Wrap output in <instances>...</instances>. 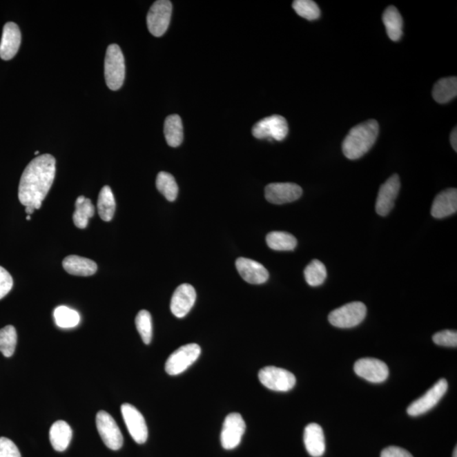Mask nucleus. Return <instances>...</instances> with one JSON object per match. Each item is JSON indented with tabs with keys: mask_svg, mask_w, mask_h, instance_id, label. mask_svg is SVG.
I'll list each match as a JSON object with an SVG mask.
<instances>
[{
	"mask_svg": "<svg viewBox=\"0 0 457 457\" xmlns=\"http://www.w3.org/2000/svg\"><path fill=\"white\" fill-rule=\"evenodd\" d=\"M56 160L51 155L37 157L22 173L18 197L25 207L39 209L55 177Z\"/></svg>",
	"mask_w": 457,
	"mask_h": 457,
	"instance_id": "obj_1",
	"label": "nucleus"
},
{
	"mask_svg": "<svg viewBox=\"0 0 457 457\" xmlns=\"http://www.w3.org/2000/svg\"><path fill=\"white\" fill-rule=\"evenodd\" d=\"M380 126L376 119H369L356 126L343 142L342 151L348 159L362 158L376 144Z\"/></svg>",
	"mask_w": 457,
	"mask_h": 457,
	"instance_id": "obj_2",
	"label": "nucleus"
},
{
	"mask_svg": "<svg viewBox=\"0 0 457 457\" xmlns=\"http://www.w3.org/2000/svg\"><path fill=\"white\" fill-rule=\"evenodd\" d=\"M104 77L108 88L112 91H117L125 81V58L117 44H110L107 48L104 59Z\"/></svg>",
	"mask_w": 457,
	"mask_h": 457,
	"instance_id": "obj_3",
	"label": "nucleus"
},
{
	"mask_svg": "<svg viewBox=\"0 0 457 457\" xmlns=\"http://www.w3.org/2000/svg\"><path fill=\"white\" fill-rule=\"evenodd\" d=\"M367 308L361 302H354L332 311L329 321L335 327L350 329L360 324L366 317Z\"/></svg>",
	"mask_w": 457,
	"mask_h": 457,
	"instance_id": "obj_4",
	"label": "nucleus"
},
{
	"mask_svg": "<svg viewBox=\"0 0 457 457\" xmlns=\"http://www.w3.org/2000/svg\"><path fill=\"white\" fill-rule=\"evenodd\" d=\"M201 347L197 344H187L175 351L166 363V371L170 376H178L190 368L200 358Z\"/></svg>",
	"mask_w": 457,
	"mask_h": 457,
	"instance_id": "obj_5",
	"label": "nucleus"
},
{
	"mask_svg": "<svg viewBox=\"0 0 457 457\" xmlns=\"http://www.w3.org/2000/svg\"><path fill=\"white\" fill-rule=\"evenodd\" d=\"M261 384L273 391L286 392L293 389L295 377L293 373L277 367H265L258 373Z\"/></svg>",
	"mask_w": 457,
	"mask_h": 457,
	"instance_id": "obj_6",
	"label": "nucleus"
},
{
	"mask_svg": "<svg viewBox=\"0 0 457 457\" xmlns=\"http://www.w3.org/2000/svg\"><path fill=\"white\" fill-rule=\"evenodd\" d=\"M289 133L286 119L280 115L266 117L254 125L253 135L257 139L283 141Z\"/></svg>",
	"mask_w": 457,
	"mask_h": 457,
	"instance_id": "obj_7",
	"label": "nucleus"
},
{
	"mask_svg": "<svg viewBox=\"0 0 457 457\" xmlns=\"http://www.w3.org/2000/svg\"><path fill=\"white\" fill-rule=\"evenodd\" d=\"M172 3L168 0H159L153 3L147 16V25L150 33L159 37L163 36L170 25Z\"/></svg>",
	"mask_w": 457,
	"mask_h": 457,
	"instance_id": "obj_8",
	"label": "nucleus"
},
{
	"mask_svg": "<svg viewBox=\"0 0 457 457\" xmlns=\"http://www.w3.org/2000/svg\"><path fill=\"white\" fill-rule=\"evenodd\" d=\"M447 381L445 378H441L425 395L410 405L407 408V414L411 417H417V416L428 413L440 402L442 397L447 392Z\"/></svg>",
	"mask_w": 457,
	"mask_h": 457,
	"instance_id": "obj_9",
	"label": "nucleus"
},
{
	"mask_svg": "<svg viewBox=\"0 0 457 457\" xmlns=\"http://www.w3.org/2000/svg\"><path fill=\"white\" fill-rule=\"evenodd\" d=\"M97 431L108 448L118 451L123 445V436L117 423L107 411H100L96 417Z\"/></svg>",
	"mask_w": 457,
	"mask_h": 457,
	"instance_id": "obj_10",
	"label": "nucleus"
},
{
	"mask_svg": "<svg viewBox=\"0 0 457 457\" xmlns=\"http://www.w3.org/2000/svg\"><path fill=\"white\" fill-rule=\"evenodd\" d=\"M246 431V422L241 414H228L224 419L221 431V445L224 449H233L241 443Z\"/></svg>",
	"mask_w": 457,
	"mask_h": 457,
	"instance_id": "obj_11",
	"label": "nucleus"
},
{
	"mask_svg": "<svg viewBox=\"0 0 457 457\" xmlns=\"http://www.w3.org/2000/svg\"><path fill=\"white\" fill-rule=\"evenodd\" d=\"M121 414L130 436L137 444H144L148 440V430L144 416L130 404H123Z\"/></svg>",
	"mask_w": 457,
	"mask_h": 457,
	"instance_id": "obj_12",
	"label": "nucleus"
},
{
	"mask_svg": "<svg viewBox=\"0 0 457 457\" xmlns=\"http://www.w3.org/2000/svg\"><path fill=\"white\" fill-rule=\"evenodd\" d=\"M354 371L359 377L371 383H382L387 380L389 376L387 365L376 358L360 359L355 363Z\"/></svg>",
	"mask_w": 457,
	"mask_h": 457,
	"instance_id": "obj_13",
	"label": "nucleus"
},
{
	"mask_svg": "<svg viewBox=\"0 0 457 457\" xmlns=\"http://www.w3.org/2000/svg\"><path fill=\"white\" fill-rule=\"evenodd\" d=\"M400 182L398 175H393L380 186L376 201V212L380 216H387L394 208L398 196Z\"/></svg>",
	"mask_w": 457,
	"mask_h": 457,
	"instance_id": "obj_14",
	"label": "nucleus"
},
{
	"mask_svg": "<svg viewBox=\"0 0 457 457\" xmlns=\"http://www.w3.org/2000/svg\"><path fill=\"white\" fill-rule=\"evenodd\" d=\"M302 195L301 186L294 183H272L266 186L265 197L273 204H284L299 200Z\"/></svg>",
	"mask_w": 457,
	"mask_h": 457,
	"instance_id": "obj_15",
	"label": "nucleus"
},
{
	"mask_svg": "<svg viewBox=\"0 0 457 457\" xmlns=\"http://www.w3.org/2000/svg\"><path fill=\"white\" fill-rule=\"evenodd\" d=\"M197 293L193 286L182 284L177 287L172 295L171 310L176 318H184L193 308Z\"/></svg>",
	"mask_w": 457,
	"mask_h": 457,
	"instance_id": "obj_16",
	"label": "nucleus"
},
{
	"mask_svg": "<svg viewBox=\"0 0 457 457\" xmlns=\"http://www.w3.org/2000/svg\"><path fill=\"white\" fill-rule=\"evenodd\" d=\"M242 278L252 284H264L269 280V273L263 264L249 258L239 257L235 262Z\"/></svg>",
	"mask_w": 457,
	"mask_h": 457,
	"instance_id": "obj_17",
	"label": "nucleus"
},
{
	"mask_svg": "<svg viewBox=\"0 0 457 457\" xmlns=\"http://www.w3.org/2000/svg\"><path fill=\"white\" fill-rule=\"evenodd\" d=\"M21 42L20 28L14 22H8L3 29L1 43H0V58L10 61L17 54Z\"/></svg>",
	"mask_w": 457,
	"mask_h": 457,
	"instance_id": "obj_18",
	"label": "nucleus"
},
{
	"mask_svg": "<svg viewBox=\"0 0 457 457\" xmlns=\"http://www.w3.org/2000/svg\"><path fill=\"white\" fill-rule=\"evenodd\" d=\"M457 211V190L449 188L440 193L434 200L431 215L436 219H443Z\"/></svg>",
	"mask_w": 457,
	"mask_h": 457,
	"instance_id": "obj_19",
	"label": "nucleus"
},
{
	"mask_svg": "<svg viewBox=\"0 0 457 457\" xmlns=\"http://www.w3.org/2000/svg\"><path fill=\"white\" fill-rule=\"evenodd\" d=\"M304 445L307 451L313 457H320L325 451V438L323 429L317 423H310L304 430Z\"/></svg>",
	"mask_w": 457,
	"mask_h": 457,
	"instance_id": "obj_20",
	"label": "nucleus"
},
{
	"mask_svg": "<svg viewBox=\"0 0 457 457\" xmlns=\"http://www.w3.org/2000/svg\"><path fill=\"white\" fill-rule=\"evenodd\" d=\"M63 267L67 273L77 276L95 275L97 266L95 261L77 255H70L63 260Z\"/></svg>",
	"mask_w": 457,
	"mask_h": 457,
	"instance_id": "obj_21",
	"label": "nucleus"
},
{
	"mask_svg": "<svg viewBox=\"0 0 457 457\" xmlns=\"http://www.w3.org/2000/svg\"><path fill=\"white\" fill-rule=\"evenodd\" d=\"M72 438V430L65 421H57L52 425L50 431V439L52 447L56 451H65L68 448Z\"/></svg>",
	"mask_w": 457,
	"mask_h": 457,
	"instance_id": "obj_22",
	"label": "nucleus"
},
{
	"mask_svg": "<svg viewBox=\"0 0 457 457\" xmlns=\"http://www.w3.org/2000/svg\"><path fill=\"white\" fill-rule=\"evenodd\" d=\"M383 22L389 39L395 42L399 41L402 36L403 20L395 6H389L385 10Z\"/></svg>",
	"mask_w": 457,
	"mask_h": 457,
	"instance_id": "obj_23",
	"label": "nucleus"
},
{
	"mask_svg": "<svg viewBox=\"0 0 457 457\" xmlns=\"http://www.w3.org/2000/svg\"><path fill=\"white\" fill-rule=\"evenodd\" d=\"M434 99L439 104H447L457 95L456 77L442 78L438 81L433 88Z\"/></svg>",
	"mask_w": 457,
	"mask_h": 457,
	"instance_id": "obj_24",
	"label": "nucleus"
},
{
	"mask_svg": "<svg viewBox=\"0 0 457 457\" xmlns=\"http://www.w3.org/2000/svg\"><path fill=\"white\" fill-rule=\"evenodd\" d=\"M164 133L167 144L171 147H179L182 144L183 126L182 119L178 115L168 116L164 122Z\"/></svg>",
	"mask_w": 457,
	"mask_h": 457,
	"instance_id": "obj_25",
	"label": "nucleus"
},
{
	"mask_svg": "<svg viewBox=\"0 0 457 457\" xmlns=\"http://www.w3.org/2000/svg\"><path fill=\"white\" fill-rule=\"evenodd\" d=\"M115 200L113 192L110 186H106L101 189L97 200V211L100 218L108 222L114 218L115 213Z\"/></svg>",
	"mask_w": 457,
	"mask_h": 457,
	"instance_id": "obj_26",
	"label": "nucleus"
},
{
	"mask_svg": "<svg viewBox=\"0 0 457 457\" xmlns=\"http://www.w3.org/2000/svg\"><path fill=\"white\" fill-rule=\"evenodd\" d=\"M95 208L89 198L80 196L76 202V211L73 213L75 226L79 228H87L89 219L95 215Z\"/></svg>",
	"mask_w": 457,
	"mask_h": 457,
	"instance_id": "obj_27",
	"label": "nucleus"
},
{
	"mask_svg": "<svg viewBox=\"0 0 457 457\" xmlns=\"http://www.w3.org/2000/svg\"><path fill=\"white\" fill-rule=\"evenodd\" d=\"M269 249L275 251H292L298 245L297 239L291 234L283 231H273L266 237Z\"/></svg>",
	"mask_w": 457,
	"mask_h": 457,
	"instance_id": "obj_28",
	"label": "nucleus"
},
{
	"mask_svg": "<svg viewBox=\"0 0 457 457\" xmlns=\"http://www.w3.org/2000/svg\"><path fill=\"white\" fill-rule=\"evenodd\" d=\"M156 186L159 192L168 201L174 202L178 196V185L174 176L167 172H159L156 179Z\"/></svg>",
	"mask_w": 457,
	"mask_h": 457,
	"instance_id": "obj_29",
	"label": "nucleus"
},
{
	"mask_svg": "<svg viewBox=\"0 0 457 457\" xmlns=\"http://www.w3.org/2000/svg\"><path fill=\"white\" fill-rule=\"evenodd\" d=\"M54 318L56 324L62 329L74 328L80 323V314L66 306L56 308Z\"/></svg>",
	"mask_w": 457,
	"mask_h": 457,
	"instance_id": "obj_30",
	"label": "nucleus"
},
{
	"mask_svg": "<svg viewBox=\"0 0 457 457\" xmlns=\"http://www.w3.org/2000/svg\"><path fill=\"white\" fill-rule=\"evenodd\" d=\"M304 276L307 283L311 286L316 287L321 286L327 278V271L326 267L320 260H313L307 266L304 271Z\"/></svg>",
	"mask_w": 457,
	"mask_h": 457,
	"instance_id": "obj_31",
	"label": "nucleus"
},
{
	"mask_svg": "<svg viewBox=\"0 0 457 457\" xmlns=\"http://www.w3.org/2000/svg\"><path fill=\"white\" fill-rule=\"evenodd\" d=\"M17 334L14 326L8 325L0 329V351L6 358H10L16 350Z\"/></svg>",
	"mask_w": 457,
	"mask_h": 457,
	"instance_id": "obj_32",
	"label": "nucleus"
},
{
	"mask_svg": "<svg viewBox=\"0 0 457 457\" xmlns=\"http://www.w3.org/2000/svg\"><path fill=\"white\" fill-rule=\"evenodd\" d=\"M292 7L298 16L307 20L314 21L320 17V7L312 0H295Z\"/></svg>",
	"mask_w": 457,
	"mask_h": 457,
	"instance_id": "obj_33",
	"label": "nucleus"
},
{
	"mask_svg": "<svg viewBox=\"0 0 457 457\" xmlns=\"http://www.w3.org/2000/svg\"><path fill=\"white\" fill-rule=\"evenodd\" d=\"M136 326L142 340L145 344L151 342L153 337V324L151 314L147 310H142L136 317Z\"/></svg>",
	"mask_w": 457,
	"mask_h": 457,
	"instance_id": "obj_34",
	"label": "nucleus"
},
{
	"mask_svg": "<svg viewBox=\"0 0 457 457\" xmlns=\"http://www.w3.org/2000/svg\"><path fill=\"white\" fill-rule=\"evenodd\" d=\"M433 342L439 346L456 347L457 333L454 331H443L433 336Z\"/></svg>",
	"mask_w": 457,
	"mask_h": 457,
	"instance_id": "obj_35",
	"label": "nucleus"
},
{
	"mask_svg": "<svg viewBox=\"0 0 457 457\" xmlns=\"http://www.w3.org/2000/svg\"><path fill=\"white\" fill-rule=\"evenodd\" d=\"M0 457H21L17 445L7 438H0Z\"/></svg>",
	"mask_w": 457,
	"mask_h": 457,
	"instance_id": "obj_36",
	"label": "nucleus"
},
{
	"mask_svg": "<svg viewBox=\"0 0 457 457\" xmlns=\"http://www.w3.org/2000/svg\"><path fill=\"white\" fill-rule=\"evenodd\" d=\"M13 279L5 268L0 266V300L5 298L12 289Z\"/></svg>",
	"mask_w": 457,
	"mask_h": 457,
	"instance_id": "obj_37",
	"label": "nucleus"
},
{
	"mask_svg": "<svg viewBox=\"0 0 457 457\" xmlns=\"http://www.w3.org/2000/svg\"><path fill=\"white\" fill-rule=\"evenodd\" d=\"M380 457H414L409 451L403 448L389 447L383 449Z\"/></svg>",
	"mask_w": 457,
	"mask_h": 457,
	"instance_id": "obj_38",
	"label": "nucleus"
},
{
	"mask_svg": "<svg viewBox=\"0 0 457 457\" xmlns=\"http://www.w3.org/2000/svg\"><path fill=\"white\" fill-rule=\"evenodd\" d=\"M451 144L452 146L453 149L455 150V151H457V130H456V127L454 130H452L451 135Z\"/></svg>",
	"mask_w": 457,
	"mask_h": 457,
	"instance_id": "obj_39",
	"label": "nucleus"
},
{
	"mask_svg": "<svg viewBox=\"0 0 457 457\" xmlns=\"http://www.w3.org/2000/svg\"><path fill=\"white\" fill-rule=\"evenodd\" d=\"M25 211H26V213H27L28 215H32L33 212H35L36 211V209L35 208H32V207H26Z\"/></svg>",
	"mask_w": 457,
	"mask_h": 457,
	"instance_id": "obj_40",
	"label": "nucleus"
},
{
	"mask_svg": "<svg viewBox=\"0 0 457 457\" xmlns=\"http://www.w3.org/2000/svg\"><path fill=\"white\" fill-rule=\"evenodd\" d=\"M453 457H457V448L456 447L454 449V452H453Z\"/></svg>",
	"mask_w": 457,
	"mask_h": 457,
	"instance_id": "obj_41",
	"label": "nucleus"
},
{
	"mask_svg": "<svg viewBox=\"0 0 457 457\" xmlns=\"http://www.w3.org/2000/svg\"><path fill=\"white\" fill-rule=\"evenodd\" d=\"M27 220H31V215H28V216H27Z\"/></svg>",
	"mask_w": 457,
	"mask_h": 457,
	"instance_id": "obj_42",
	"label": "nucleus"
},
{
	"mask_svg": "<svg viewBox=\"0 0 457 457\" xmlns=\"http://www.w3.org/2000/svg\"><path fill=\"white\" fill-rule=\"evenodd\" d=\"M39 151H36V152H35V155H39Z\"/></svg>",
	"mask_w": 457,
	"mask_h": 457,
	"instance_id": "obj_43",
	"label": "nucleus"
}]
</instances>
